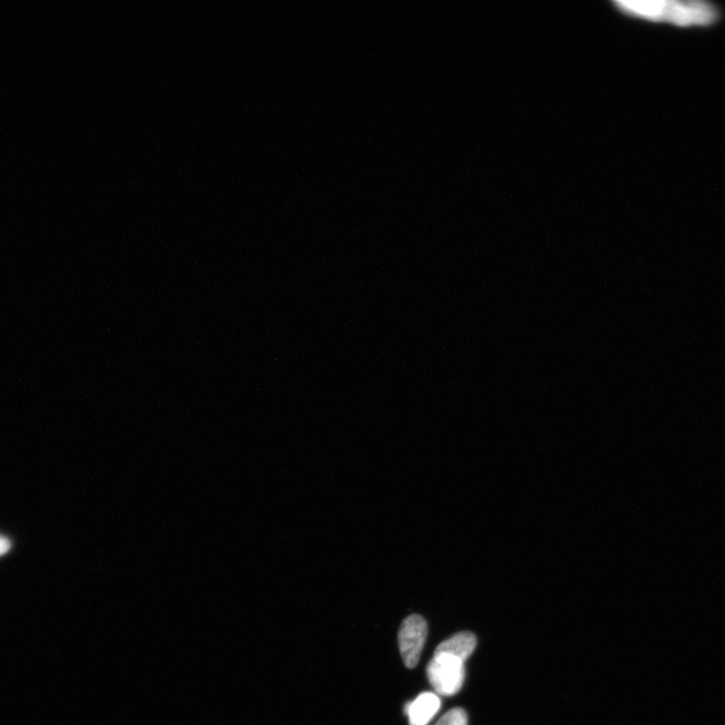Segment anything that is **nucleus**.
<instances>
[{
    "instance_id": "3",
    "label": "nucleus",
    "mask_w": 725,
    "mask_h": 725,
    "mask_svg": "<svg viewBox=\"0 0 725 725\" xmlns=\"http://www.w3.org/2000/svg\"><path fill=\"white\" fill-rule=\"evenodd\" d=\"M427 634V622L421 615L411 614L402 622L398 644L403 662L408 669L416 667L425 645Z\"/></svg>"
},
{
    "instance_id": "6",
    "label": "nucleus",
    "mask_w": 725,
    "mask_h": 725,
    "mask_svg": "<svg viewBox=\"0 0 725 725\" xmlns=\"http://www.w3.org/2000/svg\"><path fill=\"white\" fill-rule=\"evenodd\" d=\"M435 725H468V714L462 708H452Z\"/></svg>"
},
{
    "instance_id": "4",
    "label": "nucleus",
    "mask_w": 725,
    "mask_h": 725,
    "mask_svg": "<svg viewBox=\"0 0 725 725\" xmlns=\"http://www.w3.org/2000/svg\"><path fill=\"white\" fill-rule=\"evenodd\" d=\"M441 699L432 693L421 694L416 701L404 707L410 725H427L440 711Z\"/></svg>"
},
{
    "instance_id": "5",
    "label": "nucleus",
    "mask_w": 725,
    "mask_h": 725,
    "mask_svg": "<svg viewBox=\"0 0 725 725\" xmlns=\"http://www.w3.org/2000/svg\"><path fill=\"white\" fill-rule=\"evenodd\" d=\"M476 647V636L470 631H461L438 645L434 654H450L466 662L475 651Z\"/></svg>"
},
{
    "instance_id": "2",
    "label": "nucleus",
    "mask_w": 725,
    "mask_h": 725,
    "mask_svg": "<svg viewBox=\"0 0 725 725\" xmlns=\"http://www.w3.org/2000/svg\"><path fill=\"white\" fill-rule=\"evenodd\" d=\"M427 677L438 694L452 696L465 682V662L450 654H434L426 668Z\"/></svg>"
},
{
    "instance_id": "1",
    "label": "nucleus",
    "mask_w": 725,
    "mask_h": 725,
    "mask_svg": "<svg viewBox=\"0 0 725 725\" xmlns=\"http://www.w3.org/2000/svg\"><path fill=\"white\" fill-rule=\"evenodd\" d=\"M615 5L628 15L653 22H664L681 27L712 24L718 18V11L708 3L699 0H653V2H618Z\"/></svg>"
},
{
    "instance_id": "7",
    "label": "nucleus",
    "mask_w": 725,
    "mask_h": 725,
    "mask_svg": "<svg viewBox=\"0 0 725 725\" xmlns=\"http://www.w3.org/2000/svg\"><path fill=\"white\" fill-rule=\"evenodd\" d=\"M11 550V542L7 538L0 536V556Z\"/></svg>"
}]
</instances>
